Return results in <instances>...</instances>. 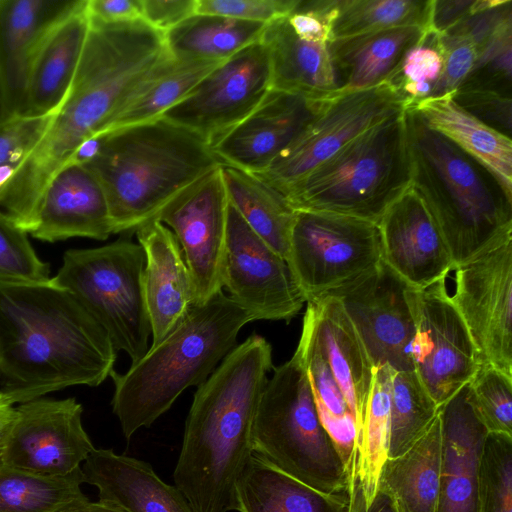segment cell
<instances>
[{
	"label": "cell",
	"mask_w": 512,
	"mask_h": 512,
	"mask_svg": "<svg viewBox=\"0 0 512 512\" xmlns=\"http://www.w3.org/2000/svg\"><path fill=\"white\" fill-rule=\"evenodd\" d=\"M27 232L0 210V285L49 281L50 266L30 244Z\"/></svg>",
	"instance_id": "obj_43"
},
{
	"label": "cell",
	"mask_w": 512,
	"mask_h": 512,
	"mask_svg": "<svg viewBox=\"0 0 512 512\" xmlns=\"http://www.w3.org/2000/svg\"><path fill=\"white\" fill-rule=\"evenodd\" d=\"M443 56V70L432 97L453 94L473 71L478 58V47L463 29L454 27L437 34Z\"/></svg>",
	"instance_id": "obj_45"
},
{
	"label": "cell",
	"mask_w": 512,
	"mask_h": 512,
	"mask_svg": "<svg viewBox=\"0 0 512 512\" xmlns=\"http://www.w3.org/2000/svg\"><path fill=\"white\" fill-rule=\"evenodd\" d=\"M97 139L96 151L82 163L103 187L113 234L158 220L172 201L222 165L206 141L163 117Z\"/></svg>",
	"instance_id": "obj_3"
},
{
	"label": "cell",
	"mask_w": 512,
	"mask_h": 512,
	"mask_svg": "<svg viewBox=\"0 0 512 512\" xmlns=\"http://www.w3.org/2000/svg\"><path fill=\"white\" fill-rule=\"evenodd\" d=\"M82 469L66 476L0 470V512H65L88 499L81 490Z\"/></svg>",
	"instance_id": "obj_36"
},
{
	"label": "cell",
	"mask_w": 512,
	"mask_h": 512,
	"mask_svg": "<svg viewBox=\"0 0 512 512\" xmlns=\"http://www.w3.org/2000/svg\"><path fill=\"white\" fill-rule=\"evenodd\" d=\"M378 225L383 262L410 287L423 289L454 270L441 232L411 187L389 207Z\"/></svg>",
	"instance_id": "obj_18"
},
{
	"label": "cell",
	"mask_w": 512,
	"mask_h": 512,
	"mask_svg": "<svg viewBox=\"0 0 512 512\" xmlns=\"http://www.w3.org/2000/svg\"><path fill=\"white\" fill-rule=\"evenodd\" d=\"M480 512H512V436L488 433L478 462Z\"/></svg>",
	"instance_id": "obj_40"
},
{
	"label": "cell",
	"mask_w": 512,
	"mask_h": 512,
	"mask_svg": "<svg viewBox=\"0 0 512 512\" xmlns=\"http://www.w3.org/2000/svg\"><path fill=\"white\" fill-rule=\"evenodd\" d=\"M485 0H431L429 30L444 34L480 10Z\"/></svg>",
	"instance_id": "obj_49"
},
{
	"label": "cell",
	"mask_w": 512,
	"mask_h": 512,
	"mask_svg": "<svg viewBox=\"0 0 512 512\" xmlns=\"http://www.w3.org/2000/svg\"><path fill=\"white\" fill-rule=\"evenodd\" d=\"M234 503L238 512H347L349 498L317 490L253 452L237 478Z\"/></svg>",
	"instance_id": "obj_29"
},
{
	"label": "cell",
	"mask_w": 512,
	"mask_h": 512,
	"mask_svg": "<svg viewBox=\"0 0 512 512\" xmlns=\"http://www.w3.org/2000/svg\"><path fill=\"white\" fill-rule=\"evenodd\" d=\"M468 387L472 408L487 432L512 436V377L480 366Z\"/></svg>",
	"instance_id": "obj_42"
},
{
	"label": "cell",
	"mask_w": 512,
	"mask_h": 512,
	"mask_svg": "<svg viewBox=\"0 0 512 512\" xmlns=\"http://www.w3.org/2000/svg\"><path fill=\"white\" fill-rule=\"evenodd\" d=\"M273 368L271 344L252 334L197 387L173 472L195 512L235 511V484L253 453L255 415Z\"/></svg>",
	"instance_id": "obj_2"
},
{
	"label": "cell",
	"mask_w": 512,
	"mask_h": 512,
	"mask_svg": "<svg viewBox=\"0 0 512 512\" xmlns=\"http://www.w3.org/2000/svg\"><path fill=\"white\" fill-rule=\"evenodd\" d=\"M222 62L169 57L128 97L105 134L161 117Z\"/></svg>",
	"instance_id": "obj_34"
},
{
	"label": "cell",
	"mask_w": 512,
	"mask_h": 512,
	"mask_svg": "<svg viewBox=\"0 0 512 512\" xmlns=\"http://www.w3.org/2000/svg\"><path fill=\"white\" fill-rule=\"evenodd\" d=\"M117 352L99 323L52 278L0 285V391L14 404L100 385L114 370Z\"/></svg>",
	"instance_id": "obj_1"
},
{
	"label": "cell",
	"mask_w": 512,
	"mask_h": 512,
	"mask_svg": "<svg viewBox=\"0 0 512 512\" xmlns=\"http://www.w3.org/2000/svg\"><path fill=\"white\" fill-rule=\"evenodd\" d=\"M431 0H334L331 39L401 27L429 29Z\"/></svg>",
	"instance_id": "obj_38"
},
{
	"label": "cell",
	"mask_w": 512,
	"mask_h": 512,
	"mask_svg": "<svg viewBox=\"0 0 512 512\" xmlns=\"http://www.w3.org/2000/svg\"><path fill=\"white\" fill-rule=\"evenodd\" d=\"M406 109L407 102L388 82L321 101L296 139L254 175L285 195L348 143Z\"/></svg>",
	"instance_id": "obj_10"
},
{
	"label": "cell",
	"mask_w": 512,
	"mask_h": 512,
	"mask_svg": "<svg viewBox=\"0 0 512 512\" xmlns=\"http://www.w3.org/2000/svg\"><path fill=\"white\" fill-rule=\"evenodd\" d=\"M441 455L442 433L437 415L409 450L386 459L378 488L391 495L399 512H436Z\"/></svg>",
	"instance_id": "obj_31"
},
{
	"label": "cell",
	"mask_w": 512,
	"mask_h": 512,
	"mask_svg": "<svg viewBox=\"0 0 512 512\" xmlns=\"http://www.w3.org/2000/svg\"><path fill=\"white\" fill-rule=\"evenodd\" d=\"M81 469L84 482L98 489L100 501L127 512H195L182 492L143 460L94 448Z\"/></svg>",
	"instance_id": "obj_25"
},
{
	"label": "cell",
	"mask_w": 512,
	"mask_h": 512,
	"mask_svg": "<svg viewBox=\"0 0 512 512\" xmlns=\"http://www.w3.org/2000/svg\"><path fill=\"white\" fill-rule=\"evenodd\" d=\"M145 253L121 238L108 245L70 249L52 281L68 290L131 362L149 349L151 326L145 303Z\"/></svg>",
	"instance_id": "obj_8"
},
{
	"label": "cell",
	"mask_w": 512,
	"mask_h": 512,
	"mask_svg": "<svg viewBox=\"0 0 512 512\" xmlns=\"http://www.w3.org/2000/svg\"><path fill=\"white\" fill-rule=\"evenodd\" d=\"M383 262L377 223L338 214L297 211L287 263L304 296H335Z\"/></svg>",
	"instance_id": "obj_9"
},
{
	"label": "cell",
	"mask_w": 512,
	"mask_h": 512,
	"mask_svg": "<svg viewBox=\"0 0 512 512\" xmlns=\"http://www.w3.org/2000/svg\"><path fill=\"white\" fill-rule=\"evenodd\" d=\"M14 418V403L2 391H0V470L3 469L1 461L3 442Z\"/></svg>",
	"instance_id": "obj_52"
},
{
	"label": "cell",
	"mask_w": 512,
	"mask_h": 512,
	"mask_svg": "<svg viewBox=\"0 0 512 512\" xmlns=\"http://www.w3.org/2000/svg\"><path fill=\"white\" fill-rule=\"evenodd\" d=\"M299 0H197V14L269 23L289 15Z\"/></svg>",
	"instance_id": "obj_47"
},
{
	"label": "cell",
	"mask_w": 512,
	"mask_h": 512,
	"mask_svg": "<svg viewBox=\"0 0 512 512\" xmlns=\"http://www.w3.org/2000/svg\"><path fill=\"white\" fill-rule=\"evenodd\" d=\"M424 123L487 167L512 195V140L459 106L452 95L429 97L407 107Z\"/></svg>",
	"instance_id": "obj_30"
},
{
	"label": "cell",
	"mask_w": 512,
	"mask_h": 512,
	"mask_svg": "<svg viewBox=\"0 0 512 512\" xmlns=\"http://www.w3.org/2000/svg\"><path fill=\"white\" fill-rule=\"evenodd\" d=\"M391 368L378 366L374 376L364 425L357 443V478L366 502L378 489L382 466L388 458L390 436Z\"/></svg>",
	"instance_id": "obj_37"
},
{
	"label": "cell",
	"mask_w": 512,
	"mask_h": 512,
	"mask_svg": "<svg viewBox=\"0 0 512 512\" xmlns=\"http://www.w3.org/2000/svg\"><path fill=\"white\" fill-rule=\"evenodd\" d=\"M222 283L228 296L255 320L289 322L305 302L287 261L247 225L230 202Z\"/></svg>",
	"instance_id": "obj_15"
},
{
	"label": "cell",
	"mask_w": 512,
	"mask_h": 512,
	"mask_svg": "<svg viewBox=\"0 0 512 512\" xmlns=\"http://www.w3.org/2000/svg\"><path fill=\"white\" fill-rule=\"evenodd\" d=\"M442 433L440 485L436 512H480L478 462L488 434L463 386L438 412Z\"/></svg>",
	"instance_id": "obj_22"
},
{
	"label": "cell",
	"mask_w": 512,
	"mask_h": 512,
	"mask_svg": "<svg viewBox=\"0 0 512 512\" xmlns=\"http://www.w3.org/2000/svg\"><path fill=\"white\" fill-rule=\"evenodd\" d=\"M428 30L401 26L330 40L328 50L339 84L332 97L387 82L406 52L421 42Z\"/></svg>",
	"instance_id": "obj_27"
},
{
	"label": "cell",
	"mask_w": 512,
	"mask_h": 512,
	"mask_svg": "<svg viewBox=\"0 0 512 512\" xmlns=\"http://www.w3.org/2000/svg\"><path fill=\"white\" fill-rule=\"evenodd\" d=\"M438 411L439 406L414 371L391 369L388 458L409 450L430 427Z\"/></svg>",
	"instance_id": "obj_39"
},
{
	"label": "cell",
	"mask_w": 512,
	"mask_h": 512,
	"mask_svg": "<svg viewBox=\"0 0 512 512\" xmlns=\"http://www.w3.org/2000/svg\"><path fill=\"white\" fill-rule=\"evenodd\" d=\"M82 413L75 398L20 403L3 442V468L42 476H66L80 469L95 448Z\"/></svg>",
	"instance_id": "obj_13"
},
{
	"label": "cell",
	"mask_w": 512,
	"mask_h": 512,
	"mask_svg": "<svg viewBox=\"0 0 512 512\" xmlns=\"http://www.w3.org/2000/svg\"><path fill=\"white\" fill-rule=\"evenodd\" d=\"M452 95L454 101L474 117L511 138V95L473 86H461Z\"/></svg>",
	"instance_id": "obj_46"
},
{
	"label": "cell",
	"mask_w": 512,
	"mask_h": 512,
	"mask_svg": "<svg viewBox=\"0 0 512 512\" xmlns=\"http://www.w3.org/2000/svg\"><path fill=\"white\" fill-rule=\"evenodd\" d=\"M411 188L441 232L454 267L512 238V195L482 163L406 109ZM454 268V269H455Z\"/></svg>",
	"instance_id": "obj_4"
},
{
	"label": "cell",
	"mask_w": 512,
	"mask_h": 512,
	"mask_svg": "<svg viewBox=\"0 0 512 512\" xmlns=\"http://www.w3.org/2000/svg\"><path fill=\"white\" fill-rule=\"evenodd\" d=\"M454 271L451 300L469 331L480 366L512 377V238Z\"/></svg>",
	"instance_id": "obj_14"
},
{
	"label": "cell",
	"mask_w": 512,
	"mask_h": 512,
	"mask_svg": "<svg viewBox=\"0 0 512 512\" xmlns=\"http://www.w3.org/2000/svg\"><path fill=\"white\" fill-rule=\"evenodd\" d=\"M409 285L384 262L369 276L334 297L341 302L374 367L414 371L415 333Z\"/></svg>",
	"instance_id": "obj_17"
},
{
	"label": "cell",
	"mask_w": 512,
	"mask_h": 512,
	"mask_svg": "<svg viewBox=\"0 0 512 512\" xmlns=\"http://www.w3.org/2000/svg\"><path fill=\"white\" fill-rule=\"evenodd\" d=\"M11 117L8 109L6 93L3 81L0 74V122H3Z\"/></svg>",
	"instance_id": "obj_54"
},
{
	"label": "cell",
	"mask_w": 512,
	"mask_h": 512,
	"mask_svg": "<svg viewBox=\"0 0 512 512\" xmlns=\"http://www.w3.org/2000/svg\"><path fill=\"white\" fill-rule=\"evenodd\" d=\"M65 512H127L119 506L104 501L91 502L89 499L78 502Z\"/></svg>",
	"instance_id": "obj_53"
},
{
	"label": "cell",
	"mask_w": 512,
	"mask_h": 512,
	"mask_svg": "<svg viewBox=\"0 0 512 512\" xmlns=\"http://www.w3.org/2000/svg\"><path fill=\"white\" fill-rule=\"evenodd\" d=\"M86 10L93 20L104 23L142 19V0H87Z\"/></svg>",
	"instance_id": "obj_50"
},
{
	"label": "cell",
	"mask_w": 512,
	"mask_h": 512,
	"mask_svg": "<svg viewBox=\"0 0 512 512\" xmlns=\"http://www.w3.org/2000/svg\"><path fill=\"white\" fill-rule=\"evenodd\" d=\"M135 232L145 253L143 287L154 346L194 304L193 286L179 243L166 225L153 220Z\"/></svg>",
	"instance_id": "obj_24"
},
{
	"label": "cell",
	"mask_w": 512,
	"mask_h": 512,
	"mask_svg": "<svg viewBox=\"0 0 512 512\" xmlns=\"http://www.w3.org/2000/svg\"><path fill=\"white\" fill-rule=\"evenodd\" d=\"M53 113L16 115L0 122V190L40 141Z\"/></svg>",
	"instance_id": "obj_44"
},
{
	"label": "cell",
	"mask_w": 512,
	"mask_h": 512,
	"mask_svg": "<svg viewBox=\"0 0 512 512\" xmlns=\"http://www.w3.org/2000/svg\"><path fill=\"white\" fill-rule=\"evenodd\" d=\"M405 112L364 132L313 169L284 195L290 206L378 224L411 187Z\"/></svg>",
	"instance_id": "obj_6"
},
{
	"label": "cell",
	"mask_w": 512,
	"mask_h": 512,
	"mask_svg": "<svg viewBox=\"0 0 512 512\" xmlns=\"http://www.w3.org/2000/svg\"><path fill=\"white\" fill-rule=\"evenodd\" d=\"M197 14V0H142V19L164 34Z\"/></svg>",
	"instance_id": "obj_48"
},
{
	"label": "cell",
	"mask_w": 512,
	"mask_h": 512,
	"mask_svg": "<svg viewBox=\"0 0 512 512\" xmlns=\"http://www.w3.org/2000/svg\"><path fill=\"white\" fill-rule=\"evenodd\" d=\"M267 24L195 14L166 32L165 40L177 60L226 61L260 41Z\"/></svg>",
	"instance_id": "obj_35"
},
{
	"label": "cell",
	"mask_w": 512,
	"mask_h": 512,
	"mask_svg": "<svg viewBox=\"0 0 512 512\" xmlns=\"http://www.w3.org/2000/svg\"><path fill=\"white\" fill-rule=\"evenodd\" d=\"M87 0L48 35L35 57L20 115L43 116L61 104L75 75L90 28Z\"/></svg>",
	"instance_id": "obj_28"
},
{
	"label": "cell",
	"mask_w": 512,
	"mask_h": 512,
	"mask_svg": "<svg viewBox=\"0 0 512 512\" xmlns=\"http://www.w3.org/2000/svg\"><path fill=\"white\" fill-rule=\"evenodd\" d=\"M228 201L247 225L286 261L297 211L286 197L256 175L221 165Z\"/></svg>",
	"instance_id": "obj_32"
},
{
	"label": "cell",
	"mask_w": 512,
	"mask_h": 512,
	"mask_svg": "<svg viewBox=\"0 0 512 512\" xmlns=\"http://www.w3.org/2000/svg\"><path fill=\"white\" fill-rule=\"evenodd\" d=\"M273 369L255 415L253 452L317 490L348 493L350 477L320 422L299 350Z\"/></svg>",
	"instance_id": "obj_7"
},
{
	"label": "cell",
	"mask_w": 512,
	"mask_h": 512,
	"mask_svg": "<svg viewBox=\"0 0 512 512\" xmlns=\"http://www.w3.org/2000/svg\"><path fill=\"white\" fill-rule=\"evenodd\" d=\"M304 319L355 417L358 443L375 367L338 298L328 296L307 303Z\"/></svg>",
	"instance_id": "obj_23"
},
{
	"label": "cell",
	"mask_w": 512,
	"mask_h": 512,
	"mask_svg": "<svg viewBox=\"0 0 512 512\" xmlns=\"http://www.w3.org/2000/svg\"><path fill=\"white\" fill-rule=\"evenodd\" d=\"M269 90L268 54L258 41L218 65L161 117L197 134L212 148Z\"/></svg>",
	"instance_id": "obj_12"
},
{
	"label": "cell",
	"mask_w": 512,
	"mask_h": 512,
	"mask_svg": "<svg viewBox=\"0 0 512 512\" xmlns=\"http://www.w3.org/2000/svg\"><path fill=\"white\" fill-rule=\"evenodd\" d=\"M443 70L438 36L428 30L424 39L410 48L387 81L407 102V107L432 97Z\"/></svg>",
	"instance_id": "obj_41"
},
{
	"label": "cell",
	"mask_w": 512,
	"mask_h": 512,
	"mask_svg": "<svg viewBox=\"0 0 512 512\" xmlns=\"http://www.w3.org/2000/svg\"><path fill=\"white\" fill-rule=\"evenodd\" d=\"M347 512H399L394 499L378 488L372 500L366 502L357 478H353L348 489Z\"/></svg>",
	"instance_id": "obj_51"
},
{
	"label": "cell",
	"mask_w": 512,
	"mask_h": 512,
	"mask_svg": "<svg viewBox=\"0 0 512 512\" xmlns=\"http://www.w3.org/2000/svg\"><path fill=\"white\" fill-rule=\"evenodd\" d=\"M29 233L46 242L73 237L106 240L113 234L103 187L82 162L68 164L50 180Z\"/></svg>",
	"instance_id": "obj_20"
},
{
	"label": "cell",
	"mask_w": 512,
	"mask_h": 512,
	"mask_svg": "<svg viewBox=\"0 0 512 512\" xmlns=\"http://www.w3.org/2000/svg\"><path fill=\"white\" fill-rule=\"evenodd\" d=\"M297 349L303 360L320 422L339 453L351 483L356 467V420L304 318Z\"/></svg>",
	"instance_id": "obj_33"
},
{
	"label": "cell",
	"mask_w": 512,
	"mask_h": 512,
	"mask_svg": "<svg viewBox=\"0 0 512 512\" xmlns=\"http://www.w3.org/2000/svg\"><path fill=\"white\" fill-rule=\"evenodd\" d=\"M407 297L415 323L414 372L440 407L479 369L477 350L447 292L446 278L423 289L409 286Z\"/></svg>",
	"instance_id": "obj_11"
},
{
	"label": "cell",
	"mask_w": 512,
	"mask_h": 512,
	"mask_svg": "<svg viewBox=\"0 0 512 512\" xmlns=\"http://www.w3.org/2000/svg\"><path fill=\"white\" fill-rule=\"evenodd\" d=\"M84 0H0V74L9 113L20 115L35 57L50 32Z\"/></svg>",
	"instance_id": "obj_21"
},
{
	"label": "cell",
	"mask_w": 512,
	"mask_h": 512,
	"mask_svg": "<svg viewBox=\"0 0 512 512\" xmlns=\"http://www.w3.org/2000/svg\"><path fill=\"white\" fill-rule=\"evenodd\" d=\"M287 16L269 22L260 39L268 54L270 89L314 102L331 98L339 84L328 44L299 38Z\"/></svg>",
	"instance_id": "obj_26"
},
{
	"label": "cell",
	"mask_w": 512,
	"mask_h": 512,
	"mask_svg": "<svg viewBox=\"0 0 512 512\" xmlns=\"http://www.w3.org/2000/svg\"><path fill=\"white\" fill-rule=\"evenodd\" d=\"M321 102L270 89L212 151L222 165L259 174L301 133Z\"/></svg>",
	"instance_id": "obj_19"
},
{
	"label": "cell",
	"mask_w": 512,
	"mask_h": 512,
	"mask_svg": "<svg viewBox=\"0 0 512 512\" xmlns=\"http://www.w3.org/2000/svg\"><path fill=\"white\" fill-rule=\"evenodd\" d=\"M254 316L223 291L192 305L181 322L123 374L113 370L112 409L129 440L167 412L189 387L202 384L235 347Z\"/></svg>",
	"instance_id": "obj_5"
},
{
	"label": "cell",
	"mask_w": 512,
	"mask_h": 512,
	"mask_svg": "<svg viewBox=\"0 0 512 512\" xmlns=\"http://www.w3.org/2000/svg\"><path fill=\"white\" fill-rule=\"evenodd\" d=\"M228 197L221 166L172 201L158 220L175 235L189 270L193 305L223 291Z\"/></svg>",
	"instance_id": "obj_16"
}]
</instances>
